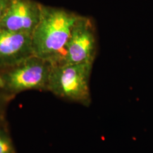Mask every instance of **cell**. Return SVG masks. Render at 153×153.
<instances>
[{"label":"cell","mask_w":153,"mask_h":153,"mask_svg":"<svg viewBox=\"0 0 153 153\" xmlns=\"http://www.w3.org/2000/svg\"><path fill=\"white\" fill-rule=\"evenodd\" d=\"M78 16L63 8L42 4L40 21L31 34L33 55L57 64Z\"/></svg>","instance_id":"obj_1"},{"label":"cell","mask_w":153,"mask_h":153,"mask_svg":"<svg viewBox=\"0 0 153 153\" xmlns=\"http://www.w3.org/2000/svg\"><path fill=\"white\" fill-rule=\"evenodd\" d=\"M93 64L53 65L47 91L55 96L85 107L91 103L90 79Z\"/></svg>","instance_id":"obj_2"},{"label":"cell","mask_w":153,"mask_h":153,"mask_svg":"<svg viewBox=\"0 0 153 153\" xmlns=\"http://www.w3.org/2000/svg\"><path fill=\"white\" fill-rule=\"evenodd\" d=\"M53 64L32 56L16 65L2 71L4 88L12 94L27 90L47 91Z\"/></svg>","instance_id":"obj_3"},{"label":"cell","mask_w":153,"mask_h":153,"mask_svg":"<svg viewBox=\"0 0 153 153\" xmlns=\"http://www.w3.org/2000/svg\"><path fill=\"white\" fill-rule=\"evenodd\" d=\"M97 52L95 25L91 18L79 15L60 60L56 65L93 64Z\"/></svg>","instance_id":"obj_4"},{"label":"cell","mask_w":153,"mask_h":153,"mask_svg":"<svg viewBox=\"0 0 153 153\" xmlns=\"http://www.w3.org/2000/svg\"><path fill=\"white\" fill-rule=\"evenodd\" d=\"M42 4L35 0H10L0 28L31 35L42 14Z\"/></svg>","instance_id":"obj_5"},{"label":"cell","mask_w":153,"mask_h":153,"mask_svg":"<svg viewBox=\"0 0 153 153\" xmlns=\"http://www.w3.org/2000/svg\"><path fill=\"white\" fill-rule=\"evenodd\" d=\"M33 56L31 35L0 28V70L16 65Z\"/></svg>","instance_id":"obj_6"},{"label":"cell","mask_w":153,"mask_h":153,"mask_svg":"<svg viewBox=\"0 0 153 153\" xmlns=\"http://www.w3.org/2000/svg\"><path fill=\"white\" fill-rule=\"evenodd\" d=\"M0 153H16L9 135L0 129Z\"/></svg>","instance_id":"obj_7"},{"label":"cell","mask_w":153,"mask_h":153,"mask_svg":"<svg viewBox=\"0 0 153 153\" xmlns=\"http://www.w3.org/2000/svg\"><path fill=\"white\" fill-rule=\"evenodd\" d=\"M10 2V0H0V23L5 14Z\"/></svg>","instance_id":"obj_8"},{"label":"cell","mask_w":153,"mask_h":153,"mask_svg":"<svg viewBox=\"0 0 153 153\" xmlns=\"http://www.w3.org/2000/svg\"><path fill=\"white\" fill-rule=\"evenodd\" d=\"M5 86L4 82L3 80V78L0 74V89H4Z\"/></svg>","instance_id":"obj_9"}]
</instances>
